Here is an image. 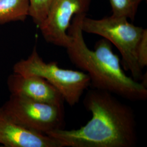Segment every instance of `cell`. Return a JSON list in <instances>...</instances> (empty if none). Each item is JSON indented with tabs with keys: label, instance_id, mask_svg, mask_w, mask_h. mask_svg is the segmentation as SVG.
<instances>
[{
	"label": "cell",
	"instance_id": "1",
	"mask_svg": "<svg viewBox=\"0 0 147 147\" xmlns=\"http://www.w3.org/2000/svg\"><path fill=\"white\" fill-rule=\"evenodd\" d=\"M84 107L92 118L79 129H59L47 135L62 147H135L138 142L136 116L131 106L110 92L92 88L85 94Z\"/></svg>",
	"mask_w": 147,
	"mask_h": 147
},
{
	"label": "cell",
	"instance_id": "2",
	"mask_svg": "<svg viewBox=\"0 0 147 147\" xmlns=\"http://www.w3.org/2000/svg\"><path fill=\"white\" fill-rule=\"evenodd\" d=\"M86 14L74 16L68 30L71 42L66 48L71 62L87 74L93 88L106 90L126 100L145 101L147 87L125 73L119 56L113 53L112 44L105 38L99 40L94 50L84 41L81 24Z\"/></svg>",
	"mask_w": 147,
	"mask_h": 147
},
{
	"label": "cell",
	"instance_id": "3",
	"mask_svg": "<svg viewBox=\"0 0 147 147\" xmlns=\"http://www.w3.org/2000/svg\"><path fill=\"white\" fill-rule=\"evenodd\" d=\"M81 28L83 32L100 36L113 44L121 53L123 68L129 71L136 81L142 80L143 69L137 61V49L144 31L143 27L130 23L123 16L94 19L86 16Z\"/></svg>",
	"mask_w": 147,
	"mask_h": 147
},
{
	"label": "cell",
	"instance_id": "4",
	"mask_svg": "<svg viewBox=\"0 0 147 147\" xmlns=\"http://www.w3.org/2000/svg\"><path fill=\"white\" fill-rule=\"evenodd\" d=\"M13 72L35 75L46 80L63 96L69 106L78 104L84 91L90 86L88 75L82 71L60 68L57 62H46L39 56L36 47L27 59L14 65Z\"/></svg>",
	"mask_w": 147,
	"mask_h": 147
},
{
	"label": "cell",
	"instance_id": "5",
	"mask_svg": "<svg viewBox=\"0 0 147 147\" xmlns=\"http://www.w3.org/2000/svg\"><path fill=\"white\" fill-rule=\"evenodd\" d=\"M1 108L12 120L32 131L47 135L64 129V107L11 94Z\"/></svg>",
	"mask_w": 147,
	"mask_h": 147
},
{
	"label": "cell",
	"instance_id": "6",
	"mask_svg": "<svg viewBox=\"0 0 147 147\" xmlns=\"http://www.w3.org/2000/svg\"><path fill=\"white\" fill-rule=\"evenodd\" d=\"M91 0H53L47 16L39 28L50 44L67 48L71 42L68 30L74 16L86 14Z\"/></svg>",
	"mask_w": 147,
	"mask_h": 147
},
{
	"label": "cell",
	"instance_id": "7",
	"mask_svg": "<svg viewBox=\"0 0 147 147\" xmlns=\"http://www.w3.org/2000/svg\"><path fill=\"white\" fill-rule=\"evenodd\" d=\"M11 94L64 107L65 101L60 92L47 81L35 75L14 73L7 79Z\"/></svg>",
	"mask_w": 147,
	"mask_h": 147
},
{
	"label": "cell",
	"instance_id": "8",
	"mask_svg": "<svg viewBox=\"0 0 147 147\" xmlns=\"http://www.w3.org/2000/svg\"><path fill=\"white\" fill-rule=\"evenodd\" d=\"M0 144L7 147H62L55 138L16 123L5 114L1 107Z\"/></svg>",
	"mask_w": 147,
	"mask_h": 147
},
{
	"label": "cell",
	"instance_id": "9",
	"mask_svg": "<svg viewBox=\"0 0 147 147\" xmlns=\"http://www.w3.org/2000/svg\"><path fill=\"white\" fill-rule=\"evenodd\" d=\"M29 9V0H0V24L25 21Z\"/></svg>",
	"mask_w": 147,
	"mask_h": 147
},
{
	"label": "cell",
	"instance_id": "10",
	"mask_svg": "<svg viewBox=\"0 0 147 147\" xmlns=\"http://www.w3.org/2000/svg\"><path fill=\"white\" fill-rule=\"evenodd\" d=\"M146 0H110L112 16H123L134 21L140 5Z\"/></svg>",
	"mask_w": 147,
	"mask_h": 147
},
{
	"label": "cell",
	"instance_id": "11",
	"mask_svg": "<svg viewBox=\"0 0 147 147\" xmlns=\"http://www.w3.org/2000/svg\"><path fill=\"white\" fill-rule=\"evenodd\" d=\"M53 0H29V16L39 26L47 16Z\"/></svg>",
	"mask_w": 147,
	"mask_h": 147
},
{
	"label": "cell",
	"instance_id": "12",
	"mask_svg": "<svg viewBox=\"0 0 147 147\" xmlns=\"http://www.w3.org/2000/svg\"><path fill=\"white\" fill-rule=\"evenodd\" d=\"M137 61L143 69L147 66V30L144 29L142 38L137 49Z\"/></svg>",
	"mask_w": 147,
	"mask_h": 147
}]
</instances>
